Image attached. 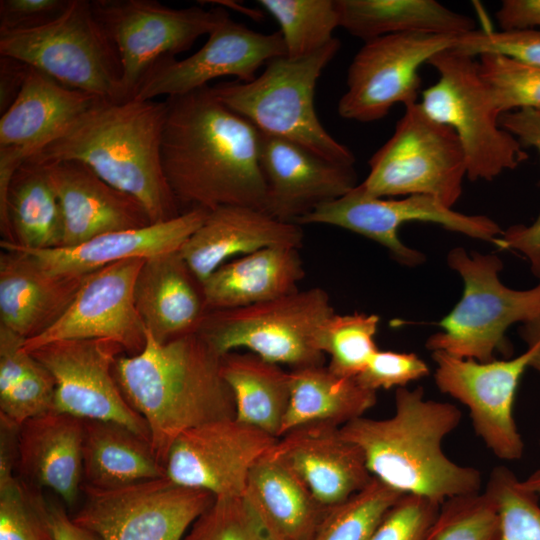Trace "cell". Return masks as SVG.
<instances>
[{
    "label": "cell",
    "instance_id": "obj_17",
    "mask_svg": "<svg viewBox=\"0 0 540 540\" xmlns=\"http://www.w3.org/2000/svg\"><path fill=\"white\" fill-rule=\"evenodd\" d=\"M277 440L236 418L205 423L175 439L164 463L165 475L215 498L243 496L251 469Z\"/></svg>",
    "mask_w": 540,
    "mask_h": 540
},
{
    "label": "cell",
    "instance_id": "obj_30",
    "mask_svg": "<svg viewBox=\"0 0 540 540\" xmlns=\"http://www.w3.org/2000/svg\"><path fill=\"white\" fill-rule=\"evenodd\" d=\"M244 496L275 540H313L330 508L270 451L251 469Z\"/></svg>",
    "mask_w": 540,
    "mask_h": 540
},
{
    "label": "cell",
    "instance_id": "obj_55",
    "mask_svg": "<svg viewBox=\"0 0 540 540\" xmlns=\"http://www.w3.org/2000/svg\"><path fill=\"white\" fill-rule=\"evenodd\" d=\"M522 483L527 489L540 496V463L528 477L522 480Z\"/></svg>",
    "mask_w": 540,
    "mask_h": 540
},
{
    "label": "cell",
    "instance_id": "obj_52",
    "mask_svg": "<svg viewBox=\"0 0 540 540\" xmlns=\"http://www.w3.org/2000/svg\"><path fill=\"white\" fill-rule=\"evenodd\" d=\"M30 66L15 58L0 59V112L8 110L20 93Z\"/></svg>",
    "mask_w": 540,
    "mask_h": 540
},
{
    "label": "cell",
    "instance_id": "obj_11",
    "mask_svg": "<svg viewBox=\"0 0 540 540\" xmlns=\"http://www.w3.org/2000/svg\"><path fill=\"white\" fill-rule=\"evenodd\" d=\"M84 502L72 519L102 540H182L215 497L169 478L100 489L82 485Z\"/></svg>",
    "mask_w": 540,
    "mask_h": 540
},
{
    "label": "cell",
    "instance_id": "obj_14",
    "mask_svg": "<svg viewBox=\"0 0 540 540\" xmlns=\"http://www.w3.org/2000/svg\"><path fill=\"white\" fill-rule=\"evenodd\" d=\"M457 37L424 32L392 34L365 42L347 73V90L338 102L339 115L372 122L398 103H417L419 68L437 53L453 48Z\"/></svg>",
    "mask_w": 540,
    "mask_h": 540
},
{
    "label": "cell",
    "instance_id": "obj_32",
    "mask_svg": "<svg viewBox=\"0 0 540 540\" xmlns=\"http://www.w3.org/2000/svg\"><path fill=\"white\" fill-rule=\"evenodd\" d=\"M3 241L26 249L63 246L64 223L57 195L43 165L24 161L0 206Z\"/></svg>",
    "mask_w": 540,
    "mask_h": 540
},
{
    "label": "cell",
    "instance_id": "obj_45",
    "mask_svg": "<svg viewBox=\"0 0 540 540\" xmlns=\"http://www.w3.org/2000/svg\"><path fill=\"white\" fill-rule=\"evenodd\" d=\"M441 505L424 496L403 494L370 540H432Z\"/></svg>",
    "mask_w": 540,
    "mask_h": 540
},
{
    "label": "cell",
    "instance_id": "obj_18",
    "mask_svg": "<svg viewBox=\"0 0 540 540\" xmlns=\"http://www.w3.org/2000/svg\"><path fill=\"white\" fill-rule=\"evenodd\" d=\"M284 55L280 31L256 32L228 14L194 54L182 60L167 56L156 61L141 79L132 99L181 96L224 76L249 82L256 78L259 68Z\"/></svg>",
    "mask_w": 540,
    "mask_h": 540
},
{
    "label": "cell",
    "instance_id": "obj_47",
    "mask_svg": "<svg viewBox=\"0 0 540 540\" xmlns=\"http://www.w3.org/2000/svg\"><path fill=\"white\" fill-rule=\"evenodd\" d=\"M458 50L479 57L499 54L540 66V30L492 31L474 30L457 37Z\"/></svg>",
    "mask_w": 540,
    "mask_h": 540
},
{
    "label": "cell",
    "instance_id": "obj_7",
    "mask_svg": "<svg viewBox=\"0 0 540 540\" xmlns=\"http://www.w3.org/2000/svg\"><path fill=\"white\" fill-rule=\"evenodd\" d=\"M427 64L439 78L421 92L419 104L431 119L453 129L470 180L491 181L528 159L525 147L501 127L477 57L453 47L437 53Z\"/></svg>",
    "mask_w": 540,
    "mask_h": 540
},
{
    "label": "cell",
    "instance_id": "obj_23",
    "mask_svg": "<svg viewBox=\"0 0 540 540\" xmlns=\"http://www.w3.org/2000/svg\"><path fill=\"white\" fill-rule=\"evenodd\" d=\"M303 241L304 233L297 223L279 220L252 207L223 206L207 212L179 253L202 283L234 256L270 247L300 249Z\"/></svg>",
    "mask_w": 540,
    "mask_h": 540
},
{
    "label": "cell",
    "instance_id": "obj_34",
    "mask_svg": "<svg viewBox=\"0 0 540 540\" xmlns=\"http://www.w3.org/2000/svg\"><path fill=\"white\" fill-rule=\"evenodd\" d=\"M377 402V392L364 387L356 377H343L327 366L290 371V400L280 437L308 423L342 427L364 416Z\"/></svg>",
    "mask_w": 540,
    "mask_h": 540
},
{
    "label": "cell",
    "instance_id": "obj_8",
    "mask_svg": "<svg viewBox=\"0 0 540 540\" xmlns=\"http://www.w3.org/2000/svg\"><path fill=\"white\" fill-rule=\"evenodd\" d=\"M334 313L324 289H298L250 306L209 311L196 332L221 356L244 348L294 370L323 365L321 333Z\"/></svg>",
    "mask_w": 540,
    "mask_h": 540
},
{
    "label": "cell",
    "instance_id": "obj_10",
    "mask_svg": "<svg viewBox=\"0 0 540 540\" xmlns=\"http://www.w3.org/2000/svg\"><path fill=\"white\" fill-rule=\"evenodd\" d=\"M369 174L359 183L381 198L426 195L452 208L467 176L465 155L452 128L431 119L414 103L405 107L394 133L369 160Z\"/></svg>",
    "mask_w": 540,
    "mask_h": 540
},
{
    "label": "cell",
    "instance_id": "obj_46",
    "mask_svg": "<svg viewBox=\"0 0 540 540\" xmlns=\"http://www.w3.org/2000/svg\"><path fill=\"white\" fill-rule=\"evenodd\" d=\"M55 381L35 359L26 375L5 396L0 397V418L20 427L24 422L54 411Z\"/></svg>",
    "mask_w": 540,
    "mask_h": 540
},
{
    "label": "cell",
    "instance_id": "obj_26",
    "mask_svg": "<svg viewBox=\"0 0 540 540\" xmlns=\"http://www.w3.org/2000/svg\"><path fill=\"white\" fill-rule=\"evenodd\" d=\"M83 420L51 411L24 422L18 430L17 471L38 488L54 491L74 506L83 485Z\"/></svg>",
    "mask_w": 540,
    "mask_h": 540
},
{
    "label": "cell",
    "instance_id": "obj_13",
    "mask_svg": "<svg viewBox=\"0 0 540 540\" xmlns=\"http://www.w3.org/2000/svg\"><path fill=\"white\" fill-rule=\"evenodd\" d=\"M409 222H429L472 238L493 244L503 233L500 226L484 215L454 211L426 195L381 198L366 194L357 185L344 196L323 204L296 223L340 227L384 246L405 266L424 262V254L406 246L399 238L400 227Z\"/></svg>",
    "mask_w": 540,
    "mask_h": 540
},
{
    "label": "cell",
    "instance_id": "obj_43",
    "mask_svg": "<svg viewBox=\"0 0 540 540\" xmlns=\"http://www.w3.org/2000/svg\"><path fill=\"white\" fill-rule=\"evenodd\" d=\"M498 514L485 492L446 500L440 509L432 540H494Z\"/></svg>",
    "mask_w": 540,
    "mask_h": 540
},
{
    "label": "cell",
    "instance_id": "obj_29",
    "mask_svg": "<svg viewBox=\"0 0 540 540\" xmlns=\"http://www.w3.org/2000/svg\"><path fill=\"white\" fill-rule=\"evenodd\" d=\"M304 276L299 249L270 247L224 263L201 284L208 311H215L290 294Z\"/></svg>",
    "mask_w": 540,
    "mask_h": 540
},
{
    "label": "cell",
    "instance_id": "obj_6",
    "mask_svg": "<svg viewBox=\"0 0 540 540\" xmlns=\"http://www.w3.org/2000/svg\"><path fill=\"white\" fill-rule=\"evenodd\" d=\"M447 263L461 276L463 293L426 347L479 362L494 360L495 353L509 358L513 349L507 329L540 317V280L530 289L509 288L499 279L503 263L497 255H469L461 247L449 251Z\"/></svg>",
    "mask_w": 540,
    "mask_h": 540
},
{
    "label": "cell",
    "instance_id": "obj_36",
    "mask_svg": "<svg viewBox=\"0 0 540 540\" xmlns=\"http://www.w3.org/2000/svg\"><path fill=\"white\" fill-rule=\"evenodd\" d=\"M279 24L285 56L300 58L327 45L340 27L336 0H259Z\"/></svg>",
    "mask_w": 540,
    "mask_h": 540
},
{
    "label": "cell",
    "instance_id": "obj_33",
    "mask_svg": "<svg viewBox=\"0 0 540 540\" xmlns=\"http://www.w3.org/2000/svg\"><path fill=\"white\" fill-rule=\"evenodd\" d=\"M340 27L365 42L401 33L459 37L476 30L467 15L434 0H336Z\"/></svg>",
    "mask_w": 540,
    "mask_h": 540
},
{
    "label": "cell",
    "instance_id": "obj_38",
    "mask_svg": "<svg viewBox=\"0 0 540 540\" xmlns=\"http://www.w3.org/2000/svg\"><path fill=\"white\" fill-rule=\"evenodd\" d=\"M380 318L375 314L334 313L321 333V348L329 356L328 368L343 377H356L379 350L375 335Z\"/></svg>",
    "mask_w": 540,
    "mask_h": 540
},
{
    "label": "cell",
    "instance_id": "obj_25",
    "mask_svg": "<svg viewBox=\"0 0 540 540\" xmlns=\"http://www.w3.org/2000/svg\"><path fill=\"white\" fill-rule=\"evenodd\" d=\"M1 248L0 325L30 340L61 318L86 275L51 273L28 253Z\"/></svg>",
    "mask_w": 540,
    "mask_h": 540
},
{
    "label": "cell",
    "instance_id": "obj_12",
    "mask_svg": "<svg viewBox=\"0 0 540 540\" xmlns=\"http://www.w3.org/2000/svg\"><path fill=\"white\" fill-rule=\"evenodd\" d=\"M91 4L120 56L123 101L133 98L156 61L189 50L228 15L220 8L175 9L153 0H94Z\"/></svg>",
    "mask_w": 540,
    "mask_h": 540
},
{
    "label": "cell",
    "instance_id": "obj_48",
    "mask_svg": "<svg viewBox=\"0 0 540 540\" xmlns=\"http://www.w3.org/2000/svg\"><path fill=\"white\" fill-rule=\"evenodd\" d=\"M429 374L428 365L415 353L378 350L356 379L366 388L405 387Z\"/></svg>",
    "mask_w": 540,
    "mask_h": 540
},
{
    "label": "cell",
    "instance_id": "obj_37",
    "mask_svg": "<svg viewBox=\"0 0 540 540\" xmlns=\"http://www.w3.org/2000/svg\"><path fill=\"white\" fill-rule=\"evenodd\" d=\"M402 495L373 477L363 489L328 509L313 540H370Z\"/></svg>",
    "mask_w": 540,
    "mask_h": 540
},
{
    "label": "cell",
    "instance_id": "obj_1",
    "mask_svg": "<svg viewBox=\"0 0 540 540\" xmlns=\"http://www.w3.org/2000/svg\"><path fill=\"white\" fill-rule=\"evenodd\" d=\"M161 158L179 206L212 211L246 206L264 211L260 131L206 86L166 98Z\"/></svg>",
    "mask_w": 540,
    "mask_h": 540
},
{
    "label": "cell",
    "instance_id": "obj_15",
    "mask_svg": "<svg viewBox=\"0 0 540 540\" xmlns=\"http://www.w3.org/2000/svg\"><path fill=\"white\" fill-rule=\"evenodd\" d=\"M122 352L109 340L70 339L29 353L54 378V411L82 420L117 422L150 441L147 423L125 400L114 376Z\"/></svg>",
    "mask_w": 540,
    "mask_h": 540
},
{
    "label": "cell",
    "instance_id": "obj_27",
    "mask_svg": "<svg viewBox=\"0 0 540 540\" xmlns=\"http://www.w3.org/2000/svg\"><path fill=\"white\" fill-rule=\"evenodd\" d=\"M134 300L147 331L160 343L196 332L209 312L202 284L179 250L144 259Z\"/></svg>",
    "mask_w": 540,
    "mask_h": 540
},
{
    "label": "cell",
    "instance_id": "obj_19",
    "mask_svg": "<svg viewBox=\"0 0 540 540\" xmlns=\"http://www.w3.org/2000/svg\"><path fill=\"white\" fill-rule=\"evenodd\" d=\"M143 258L116 262L86 275L61 318L39 336L25 340L24 349L58 340L103 339L130 355L145 346L147 329L137 311L134 287Z\"/></svg>",
    "mask_w": 540,
    "mask_h": 540
},
{
    "label": "cell",
    "instance_id": "obj_16",
    "mask_svg": "<svg viewBox=\"0 0 540 540\" xmlns=\"http://www.w3.org/2000/svg\"><path fill=\"white\" fill-rule=\"evenodd\" d=\"M436 363L434 379L439 390L464 404L472 426L485 446L499 459L518 460L524 442L514 414L516 391L531 352L526 349L514 358L479 362L432 352Z\"/></svg>",
    "mask_w": 540,
    "mask_h": 540
},
{
    "label": "cell",
    "instance_id": "obj_2",
    "mask_svg": "<svg viewBox=\"0 0 540 540\" xmlns=\"http://www.w3.org/2000/svg\"><path fill=\"white\" fill-rule=\"evenodd\" d=\"M166 101L97 100L25 161H76L131 195L151 223L182 212L166 180L161 158Z\"/></svg>",
    "mask_w": 540,
    "mask_h": 540
},
{
    "label": "cell",
    "instance_id": "obj_54",
    "mask_svg": "<svg viewBox=\"0 0 540 540\" xmlns=\"http://www.w3.org/2000/svg\"><path fill=\"white\" fill-rule=\"evenodd\" d=\"M518 331L531 352L529 367L540 373V317L521 324Z\"/></svg>",
    "mask_w": 540,
    "mask_h": 540
},
{
    "label": "cell",
    "instance_id": "obj_49",
    "mask_svg": "<svg viewBox=\"0 0 540 540\" xmlns=\"http://www.w3.org/2000/svg\"><path fill=\"white\" fill-rule=\"evenodd\" d=\"M70 3L71 0H1L0 32L45 26L59 18Z\"/></svg>",
    "mask_w": 540,
    "mask_h": 540
},
{
    "label": "cell",
    "instance_id": "obj_22",
    "mask_svg": "<svg viewBox=\"0 0 540 540\" xmlns=\"http://www.w3.org/2000/svg\"><path fill=\"white\" fill-rule=\"evenodd\" d=\"M60 203L62 247L83 243L101 234L152 224L144 207L76 161L41 164Z\"/></svg>",
    "mask_w": 540,
    "mask_h": 540
},
{
    "label": "cell",
    "instance_id": "obj_51",
    "mask_svg": "<svg viewBox=\"0 0 540 540\" xmlns=\"http://www.w3.org/2000/svg\"><path fill=\"white\" fill-rule=\"evenodd\" d=\"M496 19L501 31L540 30V0H504Z\"/></svg>",
    "mask_w": 540,
    "mask_h": 540
},
{
    "label": "cell",
    "instance_id": "obj_41",
    "mask_svg": "<svg viewBox=\"0 0 540 540\" xmlns=\"http://www.w3.org/2000/svg\"><path fill=\"white\" fill-rule=\"evenodd\" d=\"M21 477L0 483V540H54L50 504Z\"/></svg>",
    "mask_w": 540,
    "mask_h": 540
},
{
    "label": "cell",
    "instance_id": "obj_31",
    "mask_svg": "<svg viewBox=\"0 0 540 540\" xmlns=\"http://www.w3.org/2000/svg\"><path fill=\"white\" fill-rule=\"evenodd\" d=\"M83 485L108 489L165 477L151 442L113 421L83 420Z\"/></svg>",
    "mask_w": 540,
    "mask_h": 540
},
{
    "label": "cell",
    "instance_id": "obj_40",
    "mask_svg": "<svg viewBox=\"0 0 540 540\" xmlns=\"http://www.w3.org/2000/svg\"><path fill=\"white\" fill-rule=\"evenodd\" d=\"M478 64L500 116L522 109L540 113V66L499 54L481 55Z\"/></svg>",
    "mask_w": 540,
    "mask_h": 540
},
{
    "label": "cell",
    "instance_id": "obj_3",
    "mask_svg": "<svg viewBox=\"0 0 540 540\" xmlns=\"http://www.w3.org/2000/svg\"><path fill=\"white\" fill-rule=\"evenodd\" d=\"M220 366L221 355L197 332L160 343L147 331L138 354L117 359L118 386L147 423L151 445L163 465L183 432L235 418L234 397Z\"/></svg>",
    "mask_w": 540,
    "mask_h": 540
},
{
    "label": "cell",
    "instance_id": "obj_39",
    "mask_svg": "<svg viewBox=\"0 0 540 540\" xmlns=\"http://www.w3.org/2000/svg\"><path fill=\"white\" fill-rule=\"evenodd\" d=\"M493 500L498 514L494 540H540L539 496L506 466L490 473L484 490Z\"/></svg>",
    "mask_w": 540,
    "mask_h": 540
},
{
    "label": "cell",
    "instance_id": "obj_9",
    "mask_svg": "<svg viewBox=\"0 0 540 540\" xmlns=\"http://www.w3.org/2000/svg\"><path fill=\"white\" fill-rule=\"evenodd\" d=\"M0 55L23 61L69 88L123 101L120 56L91 1L71 0L45 26L0 32Z\"/></svg>",
    "mask_w": 540,
    "mask_h": 540
},
{
    "label": "cell",
    "instance_id": "obj_24",
    "mask_svg": "<svg viewBox=\"0 0 540 540\" xmlns=\"http://www.w3.org/2000/svg\"><path fill=\"white\" fill-rule=\"evenodd\" d=\"M207 212L203 209L186 210L168 221L136 229L108 232L71 247L26 249L3 240L0 241V246L30 254L51 273L87 275L127 259H146L178 251L202 224Z\"/></svg>",
    "mask_w": 540,
    "mask_h": 540
},
{
    "label": "cell",
    "instance_id": "obj_5",
    "mask_svg": "<svg viewBox=\"0 0 540 540\" xmlns=\"http://www.w3.org/2000/svg\"><path fill=\"white\" fill-rule=\"evenodd\" d=\"M340 47V41L334 38L309 55H284L270 60L252 81L235 80L210 87L220 102L261 133L297 143L335 163L353 166L354 154L323 127L314 105L318 79Z\"/></svg>",
    "mask_w": 540,
    "mask_h": 540
},
{
    "label": "cell",
    "instance_id": "obj_42",
    "mask_svg": "<svg viewBox=\"0 0 540 540\" xmlns=\"http://www.w3.org/2000/svg\"><path fill=\"white\" fill-rule=\"evenodd\" d=\"M184 540H275L245 496L215 498Z\"/></svg>",
    "mask_w": 540,
    "mask_h": 540
},
{
    "label": "cell",
    "instance_id": "obj_44",
    "mask_svg": "<svg viewBox=\"0 0 540 540\" xmlns=\"http://www.w3.org/2000/svg\"><path fill=\"white\" fill-rule=\"evenodd\" d=\"M499 123L524 147L534 148L540 156V113L530 109L512 111L502 114ZM495 245L523 255L531 272L540 280V214L530 225L518 224L504 230Z\"/></svg>",
    "mask_w": 540,
    "mask_h": 540
},
{
    "label": "cell",
    "instance_id": "obj_53",
    "mask_svg": "<svg viewBox=\"0 0 540 540\" xmlns=\"http://www.w3.org/2000/svg\"><path fill=\"white\" fill-rule=\"evenodd\" d=\"M54 540H102L93 531L77 524L61 505L50 504Z\"/></svg>",
    "mask_w": 540,
    "mask_h": 540
},
{
    "label": "cell",
    "instance_id": "obj_21",
    "mask_svg": "<svg viewBox=\"0 0 540 540\" xmlns=\"http://www.w3.org/2000/svg\"><path fill=\"white\" fill-rule=\"evenodd\" d=\"M270 454L327 508L360 491L373 478L360 447L342 434L341 427L328 423L289 430Z\"/></svg>",
    "mask_w": 540,
    "mask_h": 540
},
{
    "label": "cell",
    "instance_id": "obj_50",
    "mask_svg": "<svg viewBox=\"0 0 540 540\" xmlns=\"http://www.w3.org/2000/svg\"><path fill=\"white\" fill-rule=\"evenodd\" d=\"M24 342L23 337L0 325V397L7 395L35 363Z\"/></svg>",
    "mask_w": 540,
    "mask_h": 540
},
{
    "label": "cell",
    "instance_id": "obj_28",
    "mask_svg": "<svg viewBox=\"0 0 540 540\" xmlns=\"http://www.w3.org/2000/svg\"><path fill=\"white\" fill-rule=\"evenodd\" d=\"M101 98L69 88L30 67L13 104L0 118V147L25 160Z\"/></svg>",
    "mask_w": 540,
    "mask_h": 540
},
{
    "label": "cell",
    "instance_id": "obj_4",
    "mask_svg": "<svg viewBox=\"0 0 540 540\" xmlns=\"http://www.w3.org/2000/svg\"><path fill=\"white\" fill-rule=\"evenodd\" d=\"M460 420L455 405L426 399L422 387H400L391 417L362 416L343 425L341 432L360 447L373 477L403 494L443 504L478 493L482 485L478 469L452 461L442 449Z\"/></svg>",
    "mask_w": 540,
    "mask_h": 540
},
{
    "label": "cell",
    "instance_id": "obj_35",
    "mask_svg": "<svg viewBox=\"0 0 540 540\" xmlns=\"http://www.w3.org/2000/svg\"><path fill=\"white\" fill-rule=\"evenodd\" d=\"M220 368L234 397L235 418L279 438L290 400V371L236 351L221 356Z\"/></svg>",
    "mask_w": 540,
    "mask_h": 540
},
{
    "label": "cell",
    "instance_id": "obj_20",
    "mask_svg": "<svg viewBox=\"0 0 540 540\" xmlns=\"http://www.w3.org/2000/svg\"><path fill=\"white\" fill-rule=\"evenodd\" d=\"M259 160L267 187L264 211L285 222L296 223L358 185L353 166L261 132Z\"/></svg>",
    "mask_w": 540,
    "mask_h": 540
}]
</instances>
